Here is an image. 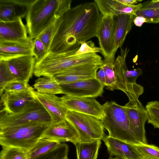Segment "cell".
Masks as SVG:
<instances>
[{
  "label": "cell",
  "mask_w": 159,
  "mask_h": 159,
  "mask_svg": "<svg viewBox=\"0 0 159 159\" xmlns=\"http://www.w3.org/2000/svg\"><path fill=\"white\" fill-rule=\"evenodd\" d=\"M71 0H34L26 16L29 37L36 38L70 8Z\"/></svg>",
  "instance_id": "2"
},
{
  "label": "cell",
  "mask_w": 159,
  "mask_h": 159,
  "mask_svg": "<svg viewBox=\"0 0 159 159\" xmlns=\"http://www.w3.org/2000/svg\"><path fill=\"white\" fill-rule=\"evenodd\" d=\"M135 16L123 14L114 16L115 20L114 52L116 53L121 48L127 34L132 29L133 20Z\"/></svg>",
  "instance_id": "23"
},
{
  "label": "cell",
  "mask_w": 159,
  "mask_h": 159,
  "mask_svg": "<svg viewBox=\"0 0 159 159\" xmlns=\"http://www.w3.org/2000/svg\"><path fill=\"white\" fill-rule=\"evenodd\" d=\"M50 124L34 122L0 129V144L2 147H16L28 151L42 137Z\"/></svg>",
  "instance_id": "5"
},
{
  "label": "cell",
  "mask_w": 159,
  "mask_h": 159,
  "mask_svg": "<svg viewBox=\"0 0 159 159\" xmlns=\"http://www.w3.org/2000/svg\"><path fill=\"white\" fill-rule=\"evenodd\" d=\"M94 2L102 16L109 14L114 16L123 14L135 16L136 12L140 10L142 6L141 3L128 5L123 4L117 0H95Z\"/></svg>",
  "instance_id": "20"
},
{
  "label": "cell",
  "mask_w": 159,
  "mask_h": 159,
  "mask_svg": "<svg viewBox=\"0 0 159 159\" xmlns=\"http://www.w3.org/2000/svg\"><path fill=\"white\" fill-rule=\"evenodd\" d=\"M100 66L85 64L73 66L54 75L53 77L60 84L71 83L80 80L96 78Z\"/></svg>",
  "instance_id": "15"
},
{
  "label": "cell",
  "mask_w": 159,
  "mask_h": 159,
  "mask_svg": "<svg viewBox=\"0 0 159 159\" xmlns=\"http://www.w3.org/2000/svg\"><path fill=\"white\" fill-rule=\"evenodd\" d=\"M124 107L137 139L141 143L148 144L145 125L148 114L145 107L139 99L129 100Z\"/></svg>",
  "instance_id": "8"
},
{
  "label": "cell",
  "mask_w": 159,
  "mask_h": 159,
  "mask_svg": "<svg viewBox=\"0 0 159 159\" xmlns=\"http://www.w3.org/2000/svg\"><path fill=\"white\" fill-rule=\"evenodd\" d=\"M108 159H122L118 157H110Z\"/></svg>",
  "instance_id": "43"
},
{
  "label": "cell",
  "mask_w": 159,
  "mask_h": 159,
  "mask_svg": "<svg viewBox=\"0 0 159 159\" xmlns=\"http://www.w3.org/2000/svg\"><path fill=\"white\" fill-rule=\"evenodd\" d=\"M132 146L139 159H159V148L155 145L139 143Z\"/></svg>",
  "instance_id": "28"
},
{
  "label": "cell",
  "mask_w": 159,
  "mask_h": 159,
  "mask_svg": "<svg viewBox=\"0 0 159 159\" xmlns=\"http://www.w3.org/2000/svg\"><path fill=\"white\" fill-rule=\"evenodd\" d=\"M102 125L109 136L129 143H141L136 138L124 106L114 101L107 102L103 105Z\"/></svg>",
  "instance_id": "4"
},
{
  "label": "cell",
  "mask_w": 159,
  "mask_h": 159,
  "mask_svg": "<svg viewBox=\"0 0 159 159\" xmlns=\"http://www.w3.org/2000/svg\"><path fill=\"white\" fill-rule=\"evenodd\" d=\"M142 6L140 9H159V0H153L148 1L142 3Z\"/></svg>",
  "instance_id": "39"
},
{
  "label": "cell",
  "mask_w": 159,
  "mask_h": 159,
  "mask_svg": "<svg viewBox=\"0 0 159 159\" xmlns=\"http://www.w3.org/2000/svg\"><path fill=\"white\" fill-rule=\"evenodd\" d=\"M145 108L148 114V123L152 125L154 128L159 129V101L149 102Z\"/></svg>",
  "instance_id": "32"
},
{
  "label": "cell",
  "mask_w": 159,
  "mask_h": 159,
  "mask_svg": "<svg viewBox=\"0 0 159 159\" xmlns=\"http://www.w3.org/2000/svg\"><path fill=\"white\" fill-rule=\"evenodd\" d=\"M16 80L6 61L0 60V91L8 83Z\"/></svg>",
  "instance_id": "34"
},
{
  "label": "cell",
  "mask_w": 159,
  "mask_h": 159,
  "mask_svg": "<svg viewBox=\"0 0 159 159\" xmlns=\"http://www.w3.org/2000/svg\"><path fill=\"white\" fill-rule=\"evenodd\" d=\"M107 148L110 157L122 159H139L132 144L106 135L102 140Z\"/></svg>",
  "instance_id": "21"
},
{
  "label": "cell",
  "mask_w": 159,
  "mask_h": 159,
  "mask_svg": "<svg viewBox=\"0 0 159 159\" xmlns=\"http://www.w3.org/2000/svg\"><path fill=\"white\" fill-rule=\"evenodd\" d=\"M96 78L105 86L106 85V78L103 68L100 66V70L96 73Z\"/></svg>",
  "instance_id": "40"
},
{
  "label": "cell",
  "mask_w": 159,
  "mask_h": 159,
  "mask_svg": "<svg viewBox=\"0 0 159 159\" xmlns=\"http://www.w3.org/2000/svg\"><path fill=\"white\" fill-rule=\"evenodd\" d=\"M101 140L77 143L75 145L77 159H97Z\"/></svg>",
  "instance_id": "24"
},
{
  "label": "cell",
  "mask_w": 159,
  "mask_h": 159,
  "mask_svg": "<svg viewBox=\"0 0 159 159\" xmlns=\"http://www.w3.org/2000/svg\"><path fill=\"white\" fill-rule=\"evenodd\" d=\"M61 143L48 139L41 138L28 151L29 159H34L45 154L58 146Z\"/></svg>",
  "instance_id": "26"
},
{
  "label": "cell",
  "mask_w": 159,
  "mask_h": 159,
  "mask_svg": "<svg viewBox=\"0 0 159 159\" xmlns=\"http://www.w3.org/2000/svg\"><path fill=\"white\" fill-rule=\"evenodd\" d=\"M79 48L60 53L49 52L43 59L36 63L34 75L37 77H53L57 74L78 65L91 64L101 66L102 65L103 60L97 53L75 55Z\"/></svg>",
  "instance_id": "3"
},
{
  "label": "cell",
  "mask_w": 159,
  "mask_h": 159,
  "mask_svg": "<svg viewBox=\"0 0 159 159\" xmlns=\"http://www.w3.org/2000/svg\"><path fill=\"white\" fill-rule=\"evenodd\" d=\"M34 122L51 123L49 115L37 100L32 105L16 113L0 112V129Z\"/></svg>",
  "instance_id": "7"
},
{
  "label": "cell",
  "mask_w": 159,
  "mask_h": 159,
  "mask_svg": "<svg viewBox=\"0 0 159 159\" xmlns=\"http://www.w3.org/2000/svg\"><path fill=\"white\" fill-rule=\"evenodd\" d=\"M133 22L137 26H141L144 23H148L146 19L143 17L140 16H135L133 20Z\"/></svg>",
  "instance_id": "41"
},
{
  "label": "cell",
  "mask_w": 159,
  "mask_h": 159,
  "mask_svg": "<svg viewBox=\"0 0 159 159\" xmlns=\"http://www.w3.org/2000/svg\"><path fill=\"white\" fill-rule=\"evenodd\" d=\"M34 0H0V22L14 21L26 16Z\"/></svg>",
  "instance_id": "17"
},
{
  "label": "cell",
  "mask_w": 159,
  "mask_h": 159,
  "mask_svg": "<svg viewBox=\"0 0 159 159\" xmlns=\"http://www.w3.org/2000/svg\"><path fill=\"white\" fill-rule=\"evenodd\" d=\"M0 159H29L28 151L16 147H2Z\"/></svg>",
  "instance_id": "31"
},
{
  "label": "cell",
  "mask_w": 159,
  "mask_h": 159,
  "mask_svg": "<svg viewBox=\"0 0 159 159\" xmlns=\"http://www.w3.org/2000/svg\"><path fill=\"white\" fill-rule=\"evenodd\" d=\"M61 98L62 103L68 110L91 116L100 120L103 117V105L94 98L65 95Z\"/></svg>",
  "instance_id": "11"
},
{
  "label": "cell",
  "mask_w": 159,
  "mask_h": 159,
  "mask_svg": "<svg viewBox=\"0 0 159 159\" xmlns=\"http://www.w3.org/2000/svg\"><path fill=\"white\" fill-rule=\"evenodd\" d=\"M119 2L128 5H134L142 0H117Z\"/></svg>",
  "instance_id": "42"
},
{
  "label": "cell",
  "mask_w": 159,
  "mask_h": 159,
  "mask_svg": "<svg viewBox=\"0 0 159 159\" xmlns=\"http://www.w3.org/2000/svg\"><path fill=\"white\" fill-rule=\"evenodd\" d=\"M61 20V17L57 19L38 36L44 44L48 52L49 51L52 40Z\"/></svg>",
  "instance_id": "30"
},
{
  "label": "cell",
  "mask_w": 159,
  "mask_h": 159,
  "mask_svg": "<svg viewBox=\"0 0 159 159\" xmlns=\"http://www.w3.org/2000/svg\"><path fill=\"white\" fill-rule=\"evenodd\" d=\"M129 49L120 48V54L114 62V70L118 80L127 84H134L136 83L139 76L138 71L136 69L129 70L126 64V58Z\"/></svg>",
  "instance_id": "22"
},
{
  "label": "cell",
  "mask_w": 159,
  "mask_h": 159,
  "mask_svg": "<svg viewBox=\"0 0 159 159\" xmlns=\"http://www.w3.org/2000/svg\"><path fill=\"white\" fill-rule=\"evenodd\" d=\"M5 61L16 80L28 83L32 77L36 63L33 55H24Z\"/></svg>",
  "instance_id": "14"
},
{
  "label": "cell",
  "mask_w": 159,
  "mask_h": 159,
  "mask_svg": "<svg viewBox=\"0 0 159 159\" xmlns=\"http://www.w3.org/2000/svg\"><path fill=\"white\" fill-rule=\"evenodd\" d=\"M26 26L22 18L8 22H0V41H15L29 38Z\"/></svg>",
  "instance_id": "19"
},
{
  "label": "cell",
  "mask_w": 159,
  "mask_h": 159,
  "mask_svg": "<svg viewBox=\"0 0 159 159\" xmlns=\"http://www.w3.org/2000/svg\"><path fill=\"white\" fill-rule=\"evenodd\" d=\"M115 20L112 15L102 16L96 37L104 59L115 60L114 52Z\"/></svg>",
  "instance_id": "10"
},
{
  "label": "cell",
  "mask_w": 159,
  "mask_h": 159,
  "mask_svg": "<svg viewBox=\"0 0 159 159\" xmlns=\"http://www.w3.org/2000/svg\"><path fill=\"white\" fill-rule=\"evenodd\" d=\"M68 146L61 143L54 149L34 159H65L68 157Z\"/></svg>",
  "instance_id": "33"
},
{
  "label": "cell",
  "mask_w": 159,
  "mask_h": 159,
  "mask_svg": "<svg viewBox=\"0 0 159 159\" xmlns=\"http://www.w3.org/2000/svg\"><path fill=\"white\" fill-rule=\"evenodd\" d=\"M115 60L104 59L102 65L100 66L104 71L107 89L110 90L115 84L118 79L114 70Z\"/></svg>",
  "instance_id": "29"
},
{
  "label": "cell",
  "mask_w": 159,
  "mask_h": 159,
  "mask_svg": "<svg viewBox=\"0 0 159 159\" xmlns=\"http://www.w3.org/2000/svg\"><path fill=\"white\" fill-rule=\"evenodd\" d=\"M33 86L39 93L54 95L62 94L60 84L53 77L39 78L36 80Z\"/></svg>",
  "instance_id": "25"
},
{
  "label": "cell",
  "mask_w": 159,
  "mask_h": 159,
  "mask_svg": "<svg viewBox=\"0 0 159 159\" xmlns=\"http://www.w3.org/2000/svg\"><path fill=\"white\" fill-rule=\"evenodd\" d=\"M80 46L75 53L76 55H80L89 53H96L102 50L100 47L95 46L94 42L91 40L87 42L84 41L79 43Z\"/></svg>",
  "instance_id": "37"
},
{
  "label": "cell",
  "mask_w": 159,
  "mask_h": 159,
  "mask_svg": "<svg viewBox=\"0 0 159 159\" xmlns=\"http://www.w3.org/2000/svg\"><path fill=\"white\" fill-rule=\"evenodd\" d=\"M65 159H69L68 158V157H66V158H65Z\"/></svg>",
  "instance_id": "44"
},
{
  "label": "cell",
  "mask_w": 159,
  "mask_h": 159,
  "mask_svg": "<svg viewBox=\"0 0 159 159\" xmlns=\"http://www.w3.org/2000/svg\"><path fill=\"white\" fill-rule=\"evenodd\" d=\"M135 16L144 17L146 19L148 23H159V9H140L136 12Z\"/></svg>",
  "instance_id": "36"
},
{
  "label": "cell",
  "mask_w": 159,
  "mask_h": 159,
  "mask_svg": "<svg viewBox=\"0 0 159 159\" xmlns=\"http://www.w3.org/2000/svg\"><path fill=\"white\" fill-rule=\"evenodd\" d=\"M60 85L62 94L65 95L92 98L102 96L104 87L96 78L60 84Z\"/></svg>",
  "instance_id": "9"
},
{
  "label": "cell",
  "mask_w": 159,
  "mask_h": 159,
  "mask_svg": "<svg viewBox=\"0 0 159 159\" xmlns=\"http://www.w3.org/2000/svg\"><path fill=\"white\" fill-rule=\"evenodd\" d=\"M34 95L49 115L51 124L57 123L65 120L67 109L62 103L61 97L55 95L43 93L34 89Z\"/></svg>",
  "instance_id": "16"
},
{
  "label": "cell",
  "mask_w": 159,
  "mask_h": 159,
  "mask_svg": "<svg viewBox=\"0 0 159 159\" xmlns=\"http://www.w3.org/2000/svg\"><path fill=\"white\" fill-rule=\"evenodd\" d=\"M102 16L94 2L71 7L61 16L49 52L60 53L70 51L79 48L80 42L96 37Z\"/></svg>",
  "instance_id": "1"
},
{
  "label": "cell",
  "mask_w": 159,
  "mask_h": 159,
  "mask_svg": "<svg viewBox=\"0 0 159 159\" xmlns=\"http://www.w3.org/2000/svg\"><path fill=\"white\" fill-rule=\"evenodd\" d=\"M116 89L124 92L128 97L129 100L139 99V97L144 91L143 87L139 84H127L118 80L110 90L113 91Z\"/></svg>",
  "instance_id": "27"
},
{
  "label": "cell",
  "mask_w": 159,
  "mask_h": 159,
  "mask_svg": "<svg viewBox=\"0 0 159 159\" xmlns=\"http://www.w3.org/2000/svg\"><path fill=\"white\" fill-rule=\"evenodd\" d=\"M42 138L59 142H70L76 145L80 142L79 133L73 125L67 120L51 124Z\"/></svg>",
  "instance_id": "13"
},
{
  "label": "cell",
  "mask_w": 159,
  "mask_h": 159,
  "mask_svg": "<svg viewBox=\"0 0 159 159\" xmlns=\"http://www.w3.org/2000/svg\"><path fill=\"white\" fill-rule=\"evenodd\" d=\"M34 89L32 87L28 90L20 92H4L0 94L1 103L3 106L0 112L14 114L33 105L37 101L33 92Z\"/></svg>",
  "instance_id": "12"
},
{
  "label": "cell",
  "mask_w": 159,
  "mask_h": 159,
  "mask_svg": "<svg viewBox=\"0 0 159 159\" xmlns=\"http://www.w3.org/2000/svg\"><path fill=\"white\" fill-rule=\"evenodd\" d=\"M33 51L34 56L36 59V63L41 61L48 53L44 44L38 37L34 39Z\"/></svg>",
  "instance_id": "38"
},
{
  "label": "cell",
  "mask_w": 159,
  "mask_h": 159,
  "mask_svg": "<svg viewBox=\"0 0 159 159\" xmlns=\"http://www.w3.org/2000/svg\"><path fill=\"white\" fill-rule=\"evenodd\" d=\"M31 87L28 83L15 80L7 84L0 91V94L4 92H18L24 91L30 89Z\"/></svg>",
  "instance_id": "35"
},
{
  "label": "cell",
  "mask_w": 159,
  "mask_h": 159,
  "mask_svg": "<svg viewBox=\"0 0 159 159\" xmlns=\"http://www.w3.org/2000/svg\"><path fill=\"white\" fill-rule=\"evenodd\" d=\"M66 118L77 131L80 142L102 140L106 136L101 120L93 116L68 110Z\"/></svg>",
  "instance_id": "6"
},
{
  "label": "cell",
  "mask_w": 159,
  "mask_h": 159,
  "mask_svg": "<svg viewBox=\"0 0 159 159\" xmlns=\"http://www.w3.org/2000/svg\"><path fill=\"white\" fill-rule=\"evenodd\" d=\"M33 46L34 39L29 37L18 41H0V60L21 56H34Z\"/></svg>",
  "instance_id": "18"
}]
</instances>
